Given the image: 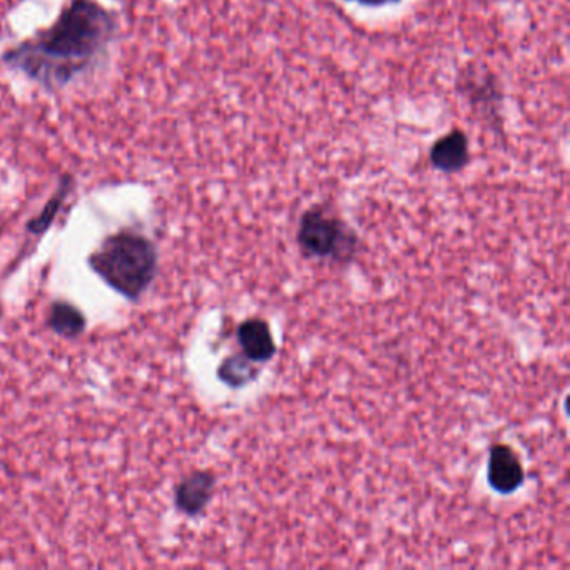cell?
I'll return each instance as SVG.
<instances>
[{"label":"cell","instance_id":"cell-1","mask_svg":"<svg viewBox=\"0 0 570 570\" xmlns=\"http://www.w3.org/2000/svg\"><path fill=\"white\" fill-rule=\"evenodd\" d=\"M118 31V18L98 0H69L61 14L35 38L9 49L12 71L58 91L95 68Z\"/></svg>","mask_w":570,"mask_h":570},{"label":"cell","instance_id":"cell-2","mask_svg":"<svg viewBox=\"0 0 570 570\" xmlns=\"http://www.w3.org/2000/svg\"><path fill=\"white\" fill-rule=\"evenodd\" d=\"M159 255L148 236L122 229L108 236L89 256L92 272L115 292L138 302L158 275Z\"/></svg>","mask_w":570,"mask_h":570},{"label":"cell","instance_id":"cell-3","mask_svg":"<svg viewBox=\"0 0 570 570\" xmlns=\"http://www.w3.org/2000/svg\"><path fill=\"white\" fill-rule=\"evenodd\" d=\"M298 245L313 258L346 262L355 256L358 236L328 209L313 206L299 219Z\"/></svg>","mask_w":570,"mask_h":570},{"label":"cell","instance_id":"cell-4","mask_svg":"<svg viewBox=\"0 0 570 570\" xmlns=\"http://www.w3.org/2000/svg\"><path fill=\"white\" fill-rule=\"evenodd\" d=\"M525 480L522 463L509 445H495L490 450L489 483L499 493H512Z\"/></svg>","mask_w":570,"mask_h":570},{"label":"cell","instance_id":"cell-5","mask_svg":"<svg viewBox=\"0 0 570 570\" xmlns=\"http://www.w3.org/2000/svg\"><path fill=\"white\" fill-rule=\"evenodd\" d=\"M470 161L469 138L460 129L446 132L433 142L430 149V163L439 171L452 175L462 171Z\"/></svg>","mask_w":570,"mask_h":570},{"label":"cell","instance_id":"cell-6","mask_svg":"<svg viewBox=\"0 0 570 570\" xmlns=\"http://www.w3.org/2000/svg\"><path fill=\"white\" fill-rule=\"evenodd\" d=\"M216 476L212 472H195L176 487L175 502L179 512L189 517L199 515L212 502Z\"/></svg>","mask_w":570,"mask_h":570},{"label":"cell","instance_id":"cell-7","mask_svg":"<svg viewBox=\"0 0 570 570\" xmlns=\"http://www.w3.org/2000/svg\"><path fill=\"white\" fill-rule=\"evenodd\" d=\"M238 342L245 356L255 363L269 362L275 356L276 345L268 323L263 320H246L238 328Z\"/></svg>","mask_w":570,"mask_h":570},{"label":"cell","instance_id":"cell-8","mask_svg":"<svg viewBox=\"0 0 570 570\" xmlns=\"http://www.w3.org/2000/svg\"><path fill=\"white\" fill-rule=\"evenodd\" d=\"M460 86L463 88L466 98L472 105L479 106L483 111L489 112V108H493V102H500V92L497 82L493 81L492 75L485 72L480 76L479 71H465Z\"/></svg>","mask_w":570,"mask_h":570},{"label":"cell","instance_id":"cell-9","mask_svg":"<svg viewBox=\"0 0 570 570\" xmlns=\"http://www.w3.org/2000/svg\"><path fill=\"white\" fill-rule=\"evenodd\" d=\"M48 325L52 332L65 338H78L86 328V318L78 306L68 302L52 303L49 309Z\"/></svg>","mask_w":570,"mask_h":570},{"label":"cell","instance_id":"cell-10","mask_svg":"<svg viewBox=\"0 0 570 570\" xmlns=\"http://www.w3.org/2000/svg\"><path fill=\"white\" fill-rule=\"evenodd\" d=\"M218 376L226 385L239 389L255 382L259 376V370L248 356L233 355L219 365Z\"/></svg>","mask_w":570,"mask_h":570},{"label":"cell","instance_id":"cell-11","mask_svg":"<svg viewBox=\"0 0 570 570\" xmlns=\"http://www.w3.org/2000/svg\"><path fill=\"white\" fill-rule=\"evenodd\" d=\"M69 183H71V179H62L61 186H59V191L56 193L55 198L48 203L45 212H42L38 218L32 219L31 225H29V229H31L32 233H38L39 235V233L46 232V229L51 226L52 219L58 215L62 203H65L66 196H68L69 189H71L69 188Z\"/></svg>","mask_w":570,"mask_h":570},{"label":"cell","instance_id":"cell-12","mask_svg":"<svg viewBox=\"0 0 570 570\" xmlns=\"http://www.w3.org/2000/svg\"><path fill=\"white\" fill-rule=\"evenodd\" d=\"M346 2L365 6V8H382V6L393 4V2H399V0H346Z\"/></svg>","mask_w":570,"mask_h":570},{"label":"cell","instance_id":"cell-13","mask_svg":"<svg viewBox=\"0 0 570 570\" xmlns=\"http://www.w3.org/2000/svg\"><path fill=\"white\" fill-rule=\"evenodd\" d=\"M2 312H4V309H2V305H0V316H2Z\"/></svg>","mask_w":570,"mask_h":570}]
</instances>
